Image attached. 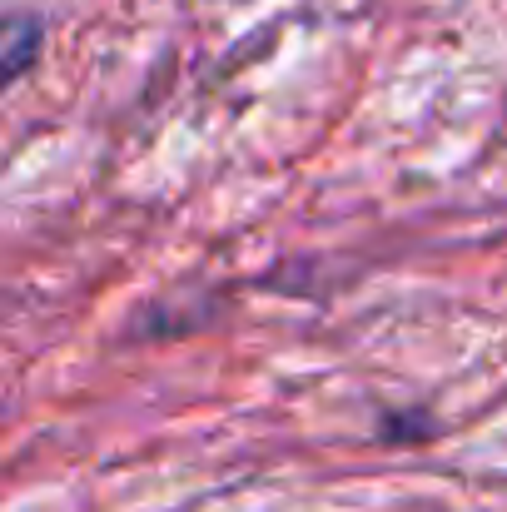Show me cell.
I'll return each instance as SVG.
<instances>
[{
  "mask_svg": "<svg viewBox=\"0 0 507 512\" xmlns=\"http://www.w3.org/2000/svg\"><path fill=\"white\" fill-rule=\"evenodd\" d=\"M35 45H40V25H35V20H15V25H10V40H5V75H10V80L25 70V60H30Z\"/></svg>",
  "mask_w": 507,
  "mask_h": 512,
  "instance_id": "obj_1",
  "label": "cell"
}]
</instances>
